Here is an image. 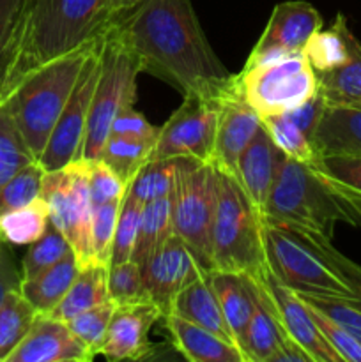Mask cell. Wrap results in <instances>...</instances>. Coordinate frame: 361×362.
Here are the masks:
<instances>
[{"mask_svg":"<svg viewBox=\"0 0 361 362\" xmlns=\"http://www.w3.org/2000/svg\"><path fill=\"white\" fill-rule=\"evenodd\" d=\"M142 62V69L184 95L219 101L234 87V74L209 45L191 0H140L113 16Z\"/></svg>","mask_w":361,"mask_h":362,"instance_id":"obj_1","label":"cell"},{"mask_svg":"<svg viewBox=\"0 0 361 362\" xmlns=\"http://www.w3.org/2000/svg\"><path fill=\"white\" fill-rule=\"evenodd\" d=\"M108 7L110 0H25L4 90L35 67L94 42L112 20Z\"/></svg>","mask_w":361,"mask_h":362,"instance_id":"obj_2","label":"cell"},{"mask_svg":"<svg viewBox=\"0 0 361 362\" xmlns=\"http://www.w3.org/2000/svg\"><path fill=\"white\" fill-rule=\"evenodd\" d=\"M98 39L35 67L6 90L4 99L7 108L35 159L41 158L50 134L76 85L85 59Z\"/></svg>","mask_w":361,"mask_h":362,"instance_id":"obj_3","label":"cell"},{"mask_svg":"<svg viewBox=\"0 0 361 362\" xmlns=\"http://www.w3.org/2000/svg\"><path fill=\"white\" fill-rule=\"evenodd\" d=\"M216 209L211 230V269L239 272L262 281L265 262L262 216L236 177L216 168Z\"/></svg>","mask_w":361,"mask_h":362,"instance_id":"obj_4","label":"cell"},{"mask_svg":"<svg viewBox=\"0 0 361 362\" xmlns=\"http://www.w3.org/2000/svg\"><path fill=\"white\" fill-rule=\"evenodd\" d=\"M262 219L271 225H296L333 237L336 223L360 225L314 166L280 156Z\"/></svg>","mask_w":361,"mask_h":362,"instance_id":"obj_5","label":"cell"},{"mask_svg":"<svg viewBox=\"0 0 361 362\" xmlns=\"http://www.w3.org/2000/svg\"><path fill=\"white\" fill-rule=\"evenodd\" d=\"M142 71L144 69L138 55L133 52L115 21L110 20V25L101 37L99 76L92 95L81 159H99L115 117L124 108L134 106L137 80Z\"/></svg>","mask_w":361,"mask_h":362,"instance_id":"obj_6","label":"cell"},{"mask_svg":"<svg viewBox=\"0 0 361 362\" xmlns=\"http://www.w3.org/2000/svg\"><path fill=\"white\" fill-rule=\"evenodd\" d=\"M216 209V170L211 163L177 159L172 191L173 233L211 269V230Z\"/></svg>","mask_w":361,"mask_h":362,"instance_id":"obj_7","label":"cell"},{"mask_svg":"<svg viewBox=\"0 0 361 362\" xmlns=\"http://www.w3.org/2000/svg\"><path fill=\"white\" fill-rule=\"evenodd\" d=\"M234 81L260 119L297 108L317 94V74L303 52L275 62L244 66L234 74Z\"/></svg>","mask_w":361,"mask_h":362,"instance_id":"obj_8","label":"cell"},{"mask_svg":"<svg viewBox=\"0 0 361 362\" xmlns=\"http://www.w3.org/2000/svg\"><path fill=\"white\" fill-rule=\"evenodd\" d=\"M88 161L76 159L45 173L41 197L50 207V221L64 233L76 255L78 267L96 264L92 253V202Z\"/></svg>","mask_w":361,"mask_h":362,"instance_id":"obj_9","label":"cell"},{"mask_svg":"<svg viewBox=\"0 0 361 362\" xmlns=\"http://www.w3.org/2000/svg\"><path fill=\"white\" fill-rule=\"evenodd\" d=\"M262 237L269 272L283 286L296 293L354 300L340 276L292 232L262 219Z\"/></svg>","mask_w":361,"mask_h":362,"instance_id":"obj_10","label":"cell"},{"mask_svg":"<svg viewBox=\"0 0 361 362\" xmlns=\"http://www.w3.org/2000/svg\"><path fill=\"white\" fill-rule=\"evenodd\" d=\"M218 101L184 95L179 108L159 127L151 159L191 158L202 163L214 161Z\"/></svg>","mask_w":361,"mask_h":362,"instance_id":"obj_11","label":"cell"},{"mask_svg":"<svg viewBox=\"0 0 361 362\" xmlns=\"http://www.w3.org/2000/svg\"><path fill=\"white\" fill-rule=\"evenodd\" d=\"M105 34V32H103ZM103 37V35H101ZM101 37L94 45L92 52L85 59L84 67L80 71L76 85L53 127L48 138L41 158L38 159L39 165L45 172L59 170L69 165L71 161L81 159L84 151L85 133H87L88 113H91L92 95H94L96 81L99 76V48H101Z\"/></svg>","mask_w":361,"mask_h":362,"instance_id":"obj_12","label":"cell"},{"mask_svg":"<svg viewBox=\"0 0 361 362\" xmlns=\"http://www.w3.org/2000/svg\"><path fill=\"white\" fill-rule=\"evenodd\" d=\"M205 269L193 251L173 233L142 267L145 296L158 306L161 317L170 313L177 293L200 278Z\"/></svg>","mask_w":361,"mask_h":362,"instance_id":"obj_13","label":"cell"},{"mask_svg":"<svg viewBox=\"0 0 361 362\" xmlns=\"http://www.w3.org/2000/svg\"><path fill=\"white\" fill-rule=\"evenodd\" d=\"M255 283H257L268 306L278 318L283 332L294 343H297L311 357V361L343 362L342 357L326 341V338L315 324L314 317H311L310 308L296 292L283 286L271 272H268L262 281Z\"/></svg>","mask_w":361,"mask_h":362,"instance_id":"obj_14","label":"cell"},{"mask_svg":"<svg viewBox=\"0 0 361 362\" xmlns=\"http://www.w3.org/2000/svg\"><path fill=\"white\" fill-rule=\"evenodd\" d=\"M158 320H161V311L149 299L119 304L110 320L99 356L108 361L149 359L154 352L149 332Z\"/></svg>","mask_w":361,"mask_h":362,"instance_id":"obj_15","label":"cell"},{"mask_svg":"<svg viewBox=\"0 0 361 362\" xmlns=\"http://www.w3.org/2000/svg\"><path fill=\"white\" fill-rule=\"evenodd\" d=\"M94 359L66 322L38 313L27 336L6 362H88Z\"/></svg>","mask_w":361,"mask_h":362,"instance_id":"obj_16","label":"cell"},{"mask_svg":"<svg viewBox=\"0 0 361 362\" xmlns=\"http://www.w3.org/2000/svg\"><path fill=\"white\" fill-rule=\"evenodd\" d=\"M260 126V115L244 101L234 81L232 90L218 101V126L212 165L234 175L241 154L253 140Z\"/></svg>","mask_w":361,"mask_h":362,"instance_id":"obj_17","label":"cell"},{"mask_svg":"<svg viewBox=\"0 0 361 362\" xmlns=\"http://www.w3.org/2000/svg\"><path fill=\"white\" fill-rule=\"evenodd\" d=\"M321 13L304 0H287L276 4L265 23L264 32L253 49H282L285 53H301L308 39L322 28Z\"/></svg>","mask_w":361,"mask_h":362,"instance_id":"obj_18","label":"cell"},{"mask_svg":"<svg viewBox=\"0 0 361 362\" xmlns=\"http://www.w3.org/2000/svg\"><path fill=\"white\" fill-rule=\"evenodd\" d=\"M280 156H282L280 148L271 140L264 126H260L253 140L241 154L236 172H234V177L260 216L264 214L265 204L271 193Z\"/></svg>","mask_w":361,"mask_h":362,"instance_id":"obj_19","label":"cell"},{"mask_svg":"<svg viewBox=\"0 0 361 362\" xmlns=\"http://www.w3.org/2000/svg\"><path fill=\"white\" fill-rule=\"evenodd\" d=\"M170 341L184 359L191 362H246L243 352L214 332L176 315L161 317Z\"/></svg>","mask_w":361,"mask_h":362,"instance_id":"obj_20","label":"cell"},{"mask_svg":"<svg viewBox=\"0 0 361 362\" xmlns=\"http://www.w3.org/2000/svg\"><path fill=\"white\" fill-rule=\"evenodd\" d=\"M209 279H211L212 290L218 297L227 325L236 339V345L243 352L244 336H246V329L255 306L253 279L246 274L218 271V269L209 271Z\"/></svg>","mask_w":361,"mask_h":362,"instance_id":"obj_21","label":"cell"},{"mask_svg":"<svg viewBox=\"0 0 361 362\" xmlns=\"http://www.w3.org/2000/svg\"><path fill=\"white\" fill-rule=\"evenodd\" d=\"M311 144L317 158L361 156V108L326 105Z\"/></svg>","mask_w":361,"mask_h":362,"instance_id":"obj_22","label":"cell"},{"mask_svg":"<svg viewBox=\"0 0 361 362\" xmlns=\"http://www.w3.org/2000/svg\"><path fill=\"white\" fill-rule=\"evenodd\" d=\"M209 271H205L200 278L191 281L190 285L184 286L177 293L168 315H176V317L184 318V320L193 322V324L200 325V327L207 329V331L214 332L219 338L236 345V339H234L232 332H230L229 325H227L225 317H223L222 308H219L218 297H216L214 290H212Z\"/></svg>","mask_w":361,"mask_h":362,"instance_id":"obj_23","label":"cell"},{"mask_svg":"<svg viewBox=\"0 0 361 362\" xmlns=\"http://www.w3.org/2000/svg\"><path fill=\"white\" fill-rule=\"evenodd\" d=\"M255 285V306L248 324L243 343L246 362H278L283 350L292 345V339L283 332L278 318L262 297L257 283Z\"/></svg>","mask_w":361,"mask_h":362,"instance_id":"obj_24","label":"cell"},{"mask_svg":"<svg viewBox=\"0 0 361 362\" xmlns=\"http://www.w3.org/2000/svg\"><path fill=\"white\" fill-rule=\"evenodd\" d=\"M356 41L357 37L347 25L345 16L340 13L336 14L331 27L319 28L308 39L303 53L310 66L314 67L315 74L328 73L349 62Z\"/></svg>","mask_w":361,"mask_h":362,"instance_id":"obj_25","label":"cell"},{"mask_svg":"<svg viewBox=\"0 0 361 362\" xmlns=\"http://www.w3.org/2000/svg\"><path fill=\"white\" fill-rule=\"evenodd\" d=\"M78 260L74 251H69L62 260L30 279H21L20 292L34 306L38 313H52L76 278Z\"/></svg>","mask_w":361,"mask_h":362,"instance_id":"obj_26","label":"cell"},{"mask_svg":"<svg viewBox=\"0 0 361 362\" xmlns=\"http://www.w3.org/2000/svg\"><path fill=\"white\" fill-rule=\"evenodd\" d=\"M106 276H108V265L91 264L80 267L73 285L69 286L64 299L48 315L62 322H69L76 315L112 300L108 293V279H106Z\"/></svg>","mask_w":361,"mask_h":362,"instance_id":"obj_27","label":"cell"},{"mask_svg":"<svg viewBox=\"0 0 361 362\" xmlns=\"http://www.w3.org/2000/svg\"><path fill=\"white\" fill-rule=\"evenodd\" d=\"M172 235V194L145 204L131 262L144 267L145 262Z\"/></svg>","mask_w":361,"mask_h":362,"instance_id":"obj_28","label":"cell"},{"mask_svg":"<svg viewBox=\"0 0 361 362\" xmlns=\"http://www.w3.org/2000/svg\"><path fill=\"white\" fill-rule=\"evenodd\" d=\"M317 92L328 106L361 108V42L356 41L347 64L317 74Z\"/></svg>","mask_w":361,"mask_h":362,"instance_id":"obj_29","label":"cell"},{"mask_svg":"<svg viewBox=\"0 0 361 362\" xmlns=\"http://www.w3.org/2000/svg\"><path fill=\"white\" fill-rule=\"evenodd\" d=\"M282 228L289 230L294 235L299 237V239L303 240L319 258H322V260L340 276V279L345 283L347 288L353 293L354 304L361 310V265H357L356 262H353L350 258H347L345 255L340 253V251L333 246L331 237L324 235V233L296 225H287L282 226Z\"/></svg>","mask_w":361,"mask_h":362,"instance_id":"obj_30","label":"cell"},{"mask_svg":"<svg viewBox=\"0 0 361 362\" xmlns=\"http://www.w3.org/2000/svg\"><path fill=\"white\" fill-rule=\"evenodd\" d=\"M50 225V207L42 197L20 209L0 214V237L14 246H28L45 233Z\"/></svg>","mask_w":361,"mask_h":362,"instance_id":"obj_31","label":"cell"},{"mask_svg":"<svg viewBox=\"0 0 361 362\" xmlns=\"http://www.w3.org/2000/svg\"><path fill=\"white\" fill-rule=\"evenodd\" d=\"M38 311L23 297L20 288L7 293L0 308V362H6L27 336Z\"/></svg>","mask_w":361,"mask_h":362,"instance_id":"obj_32","label":"cell"},{"mask_svg":"<svg viewBox=\"0 0 361 362\" xmlns=\"http://www.w3.org/2000/svg\"><path fill=\"white\" fill-rule=\"evenodd\" d=\"M152 148H154V144L151 141L108 136L99 159L106 163L124 182L131 184L137 177L138 170L151 159Z\"/></svg>","mask_w":361,"mask_h":362,"instance_id":"obj_33","label":"cell"},{"mask_svg":"<svg viewBox=\"0 0 361 362\" xmlns=\"http://www.w3.org/2000/svg\"><path fill=\"white\" fill-rule=\"evenodd\" d=\"M260 120L264 129L268 131L271 140L275 141L283 156L299 163H306L310 166L315 165L319 158L310 136L297 124H294L285 113L262 117Z\"/></svg>","mask_w":361,"mask_h":362,"instance_id":"obj_34","label":"cell"},{"mask_svg":"<svg viewBox=\"0 0 361 362\" xmlns=\"http://www.w3.org/2000/svg\"><path fill=\"white\" fill-rule=\"evenodd\" d=\"M32 161L38 159L28 151L4 99L0 105V187Z\"/></svg>","mask_w":361,"mask_h":362,"instance_id":"obj_35","label":"cell"},{"mask_svg":"<svg viewBox=\"0 0 361 362\" xmlns=\"http://www.w3.org/2000/svg\"><path fill=\"white\" fill-rule=\"evenodd\" d=\"M69 251H73L71 244L67 243L64 233L50 221L45 233L38 240L28 244V251L21 262V279H30L41 274L42 271L62 260Z\"/></svg>","mask_w":361,"mask_h":362,"instance_id":"obj_36","label":"cell"},{"mask_svg":"<svg viewBox=\"0 0 361 362\" xmlns=\"http://www.w3.org/2000/svg\"><path fill=\"white\" fill-rule=\"evenodd\" d=\"M177 159H149L140 170L133 182L130 184V191L144 204H149L158 198L168 197L173 191L176 182Z\"/></svg>","mask_w":361,"mask_h":362,"instance_id":"obj_37","label":"cell"},{"mask_svg":"<svg viewBox=\"0 0 361 362\" xmlns=\"http://www.w3.org/2000/svg\"><path fill=\"white\" fill-rule=\"evenodd\" d=\"M45 173V168L39 165V161H32L30 165L23 166L20 172L14 173L0 187V214L23 207L41 197Z\"/></svg>","mask_w":361,"mask_h":362,"instance_id":"obj_38","label":"cell"},{"mask_svg":"<svg viewBox=\"0 0 361 362\" xmlns=\"http://www.w3.org/2000/svg\"><path fill=\"white\" fill-rule=\"evenodd\" d=\"M144 205V202L138 200V198L127 189L126 197H124L119 209V218H117L115 237H113L112 260H110V265L122 264V262L131 260L134 243H137L138 228H140Z\"/></svg>","mask_w":361,"mask_h":362,"instance_id":"obj_39","label":"cell"},{"mask_svg":"<svg viewBox=\"0 0 361 362\" xmlns=\"http://www.w3.org/2000/svg\"><path fill=\"white\" fill-rule=\"evenodd\" d=\"M115 308L117 304L113 300H108V303L91 308V310L84 311V313L76 315L69 322H66L69 325L71 332L80 339L81 345L94 357L99 356V352H101V346L105 343L106 331H108L110 320H112Z\"/></svg>","mask_w":361,"mask_h":362,"instance_id":"obj_40","label":"cell"},{"mask_svg":"<svg viewBox=\"0 0 361 362\" xmlns=\"http://www.w3.org/2000/svg\"><path fill=\"white\" fill-rule=\"evenodd\" d=\"M108 293L110 299L119 304H131L138 300H145V286L142 267L134 262H122V264L108 265Z\"/></svg>","mask_w":361,"mask_h":362,"instance_id":"obj_41","label":"cell"},{"mask_svg":"<svg viewBox=\"0 0 361 362\" xmlns=\"http://www.w3.org/2000/svg\"><path fill=\"white\" fill-rule=\"evenodd\" d=\"M122 200L106 202L92 209V253H94L96 264L110 265V260H112L113 237H115L117 218H119Z\"/></svg>","mask_w":361,"mask_h":362,"instance_id":"obj_42","label":"cell"},{"mask_svg":"<svg viewBox=\"0 0 361 362\" xmlns=\"http://www.w3.org/2000/svg\"><path fill=\"white\" fill-rule=\"evenodd\" d=\"M297 296L361 341V310L353 299L335 296H306V293H297Z\"/></svg>","mask_w":361,"mask_h":362,"instance_id":"obj_43","label":"cell"},{"mask_svg":"<svg viewBox=\"0 0 361 362\" xmlns=\"http://www.w3.org/2000/svg\"><path fill=\"white\" fill-rule=\"evenodd\" d=\"M311 166L328 182L361 193V156H324Z\"/></svg>","mask_w":361,"mask_h":362,"instance_id":"obj_44","label":"cell"},{"mask_svg":"<svg viewBox=\"0 0 361 362\" xmlns=\"http://www.w3.org/2000/svg\"><path fill=\"white\" fill-rule=\"evenodd\" d=\"M88 191H91L92 209L106 204V202L122 200L126 197L130 184L124 182L106 163L101 159L88 161Z\"/></svg>","mask_w":361,"mask_h":362,"instance_id":"obj_45","label":"cell"},{"mask_svg":"<svg viewBox=\"0 0 361 362\" xmlns=\"http://www.w3.org/2000/svg\"><path fill=\"white\" fill-rule=\"evenodd\" d=\"M306 306L310 308L311 317H314L315 324H317L319 331L322 332V336L326 338V341L333 346L336 354L342 357L343 362H361V341L354 338L353 334L345 331L343 327H340L336 322H333L331 318L326 317L322 311L315 310L314 306L306 303Z\"/></svg>","mask_w":361,"mask_h":362,"instance_id":"obj_46","label":"cell"},{"mask_svg":"<svg viewBox=\"0 0 361 362\" xmlns=\"http://www.w3.org/2000/svg\"><path fill=\"white\" fill-rule=\"evenodd\" d=\"M159 127L152 126L140 112L134 110V106L124 108L119 115L115 117L110 129V136H124V138H133V140L142 141H151L156 145L158 140Z\"/></svg>","mask_w":361,"mask_h":362,"instance_id":"obj_47","label":"cell"},{"mask_svg":"<svg viewBox=\"0 0 361 362\" xmlns=\"http://www.w3.org/2000/svg\"><path fill=\"white\" fill-rule=\"evenodd\" d=\"M25 0H0V80L6 78L11 46Z\"/></svg>","mask_w":361,"mask_h":362,"instance_id":"obj_48","label":"cell"},{"mask_svg":"<svg viewBox=\"0 0 361 362\" xmlns=\"http://www.w3.org/2000/svg\"><path fill=\"white\" fill-rule=\"evenodd\" d=\"M324 110H326V103H324V99L321 98V94L317 92L314 98H310L306 103H303L301 106L285 112V115L289 117L294 124H297V126H299L311 140V136H314L319 122H321V117H322V113H324Z\"/></svg>","mask_w":361,"mask_h":362,"instance_id":"obj_49","label":"cell"},{"mask_svg":"<svg viewBox=\"0 0 361 362\" xmlns=\"http://www.w3.org/2000/svg\"><path fill=\"white\" fill-rule=\"evenodd\" d=\"M21 285V271L14 262L13 253L7 247V243L0 244V308L6 300L7 293L18 290Z\"/></svg>","mask_w":361,"mask_h":362,"instance_id":"obj_50","label":"cell"},{"mask_svg":"<svg viewBox=\"0 0 361 362\" xmlns=\"http://www.w3.org/2000/svg\"><path fill=\"white\" fill-rule=\"evenodd\" d=\"M326 184H328V186L331 187L333 193H335L336 197H338L340 200H342L343 204L347 205V209H349V211L353 212L354 216H356L357 223H361V193H356V191L345 189V187L336 186V184L328 182V180H326Z\"/></svg>","mask_w":361,"mask_h":362,"instance_id":"obj_51","label":"cell"},{"mask_svg":"<svg viewBox=\"0 0 361 362\" xmlns=\"http://www.w3.org/2000/svg\"><path fill=\"white\" fill-rule=\"evenodd\" d=\"M138 2H140V0H110V16H119V14L133 9Z\"/></svg>","mask_w":361,"mask_h":362,"instance_id":"obj_52","label":"cell"},{"mask_svg":"<svg viewBox=\"0 0 361 362\" xmlns=\"http://www.w3.org/2000/svg\"><path fill=\"white\" fill-rule=\"evenodd\" d=\"M4 98H6V90H4V81L0 80V105H2Z\"/></svg>","mask_w":361,"mask_h":362,"instance_id":"obj_53","label":"cell"},{"mask_svg":"<svg viewBox=\"0 0 361 362\" xmlns=\"http://www.w3.org/2000/svg\"><path fill=\"white\" fill-rule=\"evenodd\" d=\"M4 243V240H2V237H0V244H2Z\"/></svg>","mask_w":361,"mask_h":362,"instance_id":"obj_54","label":"cell"}]
</instances>
